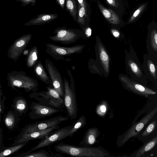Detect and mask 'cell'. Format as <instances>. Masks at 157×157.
<instances>
[{"label": "cell", "mask_w": 157, "mask_h": 157, "mask_svg": "<svg viewBox=\"0 0 157 157\" xmlns=\"http://www.w3.org/2000/svg\"><path fill=\"white\" fill-rule=\"evenodd\" d=\"M54 148L56 152L71 156L109 157L110 155L109 152L100 146H77L61 142L56 145Z\"/></svg>", "instance_id": "obj_1"}, {"label": "cell", "mask_w": 157, "mask_h": 157, "mask_svg": "<svg viewBox=\"0 0 157 157\" xmlns=\"http://www.w3.org/2000/svg\"><path fill=\"white\" fill-rule=\"evenodd\" d=\"M128 51L125 50V63L127 73L134 81L146 86L147 79L143 71L142 66L132 47L130 46Z\"/></svg>", "instance_id": "obj_2"}, {"label": "cell", "mask_w": 157, "mask_h": 157, "mask_svg": "<svg viewBox=\"0 0 157 157\" xmlns=\"http://www.w3.org/2000/svg\"><path fill=\"white\" fill-rule=\"evenodd\" d=\"M67 71L70 79V84L68 80L64 77V104L68 117L71 119H75L77 116L78 109L76 98L75 80L71 71L68 69Z\"/></svg>", "instance_id": "obj_3"}, {"label": "cell", "mask_w": 157, "mask_h": 157, "mask_svg": "<svg viewBox=\"0 0 157 157\" xmlns=\"http://www.w3.org/2000/svg\"><path fill=\"white\" fill-rule=\"evenodd\" d=\"M8 86L12 88H22L27 92H36L38 90L37 80L29 77L23 71H13L7 75Z\"/></svg>", "instance_id": "obj_4"}, {"label": "cell", "mask_w": 157, "mask_h": 157, "mask_svg": "<svg viewBox=\"0 0 157 157\" xmlns=\"http://www.w3.org/2000/svg\"><path fill=\"white\" fill-rule=\"evenodd\" d=\"M95 50L96 60H90L89 62L96 66L101 75L107 77L110 72V58L106 48L98 36L96 38Z\"/></svg>", "instance_id": "obj_5"}, {"label": "cell", "mask_w": 157, "mask_h": 157, "mask_svg": "<svg viewBox=\"0 0 157 157\" xmlns=\"http://www.w3.org/2000/svg\"><path fill=\"white\" fill-rule=\"evenodd\" d=\"M46 88V91L33 92L30 94V97L35 99L41 104L61 109L64 105L63 98L53 87L48 86Z\"/></svg>", "instance_id": "obj_6"}, {"label": "cell", "mask_w": 157, "mask_h": 157, "mask_svg": "<svg viewBox=\"0 0 157 157\" xmlns=\"http://www.w3.org/2000/svg\"><path fill=\"white\" fill-rule=\"evenodd\" d=\"M157 111L156 107L147 114L140 121L136 123H133L131 127L125 132L117 137L116 141L118 147H121L129 139L136 137L144 126L151 121Z\"/></svg>", "instance_id": "obj_7"}, {"label": "cell", "mask_w": 157, "mask_h": 157, "mask_svg": "<svg viewBox=\"0 0 157 157\" xmlns=\"http://www.w3.org/2000/svg\"><path fill=\"white\" fill-rule=\"evenodd\" d=\"M84 33L83 31L78 29L59 27L54 31V35L50 36L49 38L54 42L67 45L75 43L83 37Z\"/></svg>", "instance_id": "obj_8"}, {"label": "cell", "mask_w": 157, "mask_h": 157, "mask_svg": "<svg viewBox=\"0 0 157 157\" xmlns=\"http://www.w3.org/2000/svg\"><path fill=\"white\" fill-rule=\"evenodd\" d=\"M46 52L56 60H63L64 57L75 53H81L85 47L84 45L65 47L51 43L46 44Z\"/></svg>", "instance_id": "obj_9"}, {"label": "cell", "mask_w": 157, "mask_h": 157, "mask_svg": "<svg viewBox=\"0 0 157 157\" xmlns=\"http://www.w3.org/2000/svg\"><path fill=\"white\" fill-rule=\"evenodd\" d=\"M118 79L123 88L136 94L148 97L150 95H154L157 93L146 86L134 81L126 75L119 74Z\"/></svg>", "instance_id": "obj_10"}, {"label": "cell", "mask_w": 157, "mask_h": 157, "mask_svg": "<svg viewBox=\"0 0 157 157\" xmlns=\"http://www.w3.org/2000/svg\"><path fill=\"white\" fill-rule=\"evenodd\" d=\"M72 125L59 129L48 136L41 139L38 144L25 153V154L39 149L46 147L59 141L68 136L70 130Z\"/></svg>", "instance_id": "obj_11"}, {"label": "cell", "mask_w": 157, "mask_h": 157, "mask_svg": "<svg viewBox=\"0 0 157 157\" xmlns=\"http://www.w3.org/2000/svg\"><path fill=\"white\" fill-rule=\"evenodd\" d=\"M45 67L51 79L53 88L62 98L64 94L63 80L58 70L52 61L46 58Z\"/></svg>", "instance_id": "obj_12"}, {"label": "cell", "mask_w": 157, "mask_h": 157, "mask_svg": "<svg viewBox=\"0 0 157 157\" xmlns=\"http://www.w3.org/2000/svg\"><path fill=\"white\" fill-rule=\"evenodd\" d=\"M68 117L58 116L49 119L37 121L27 125L24 134L33 132L47 128L59 127L58 124L68 120Z\"/></svg>", "instance_id": "obj_13"}, {"label": "cell", "mask_w": 157, "mask_h": 157, "mask_svg": "<svg viewBox=\"0 0 157 157\" xmlns=\"http://www.w3.org/2000/svg\"><path fill=\"white\" fill-rule=\"evenodd\" d=\"M32 38L31 34H27L15 40L8 50L7 56L8 57L16 62Z\"/></svg>", "instance_id": "obj_14"}, {"label": "cell", "mask_w": 157, "mask_h": 157, "mask_svg": "<svg viewBox=\"0 0 157 157\" xmlns=\"http://www.w3.org/2000/svg\"><path fill=\"white\" fill-rule=\"evenodd\" d=\"M144 72L147 79L157 83V58L148 53L143 56L142 65Z\"/></svg>", "instance_id": "obj_15"}, {"label": "cell", "mask_w": 157, "mask_h": 157, "mask_svg": "<svg viewBox=\"0 0 157 157\" xmlns=\"http://www.w3.org/2000/svg\"><path fill=\"white\" fill-rule=\"evenodd\" d=\"M30 109L32 111L30 113V116L33 119L51 116L60 111L59 109L46 106L36 102L32 103Z\"/></svg>", "instance_id": "obj_16"}, {"label": "cell", "mask_w": 157, "mask_h": 157, "mask_svg": "<svg viewBox=\"0 0 157 157\" xmlns=\"http://www.w3.org/2000/svg\"><path fill=\"white\" fill-rule=\"evenodd\" d=\"M59 127L52 128L33 132L23 134L19 140L18 143L25 142L31 140L44 138L52 134V131L59 129Z\"/></svg>", "instance_id": "obj_17"}, {"label": "cell", "mask_w": 157, "mask_h": 157, "mask_svg": "<svg viewBox=\"0 0 157 157\" xmlns=\"http://www.w3.org/2000/svg\"><path fill=\"white\" fill-rule=\"evenodd\" d=\"M100 132L97 128L93 127L88 128L85 133L82 140L79 143L80 146L90 147L98 143L97 138Z\"/></svg>", "instance_id": "obj_18"}, {"label": "cell", "mask_w": 157, "mask_h": 157, "mask_svg": "<svg viewBox=\"0 0 157 157\" xmlns=\"http://www.w3.org/2000/svg\"><path fill=\"white\" fill-rule=\"evenodd\" d=\"M57 14L43 13L36 16L25 24L26 26L39 25L49 23L58 17Z\"/></svg>", "instance_id": "obj_19"}, {"label": "cell", "mask_w": 157, "mask_h": 157, "mask_svg": "<svg viewBox=\"0 0 157 157\" xmlns=\"http://www.w3.org/2000/svg\"><path fill=\"white\" fill-rule=\"evenodd\" d=\"M146 48L148 54L157 58V31L152 29L149 33L146 40Z\"/></svg>", "instance_id": "obj_20"}, {"label": "cell", "mask_w": 157, "mask_h": 157, "mask_svg": "<svg viewBox=\"0 0 157 157\" xmlns=\"http://www.w3.org/2000/svg\"><path fill=\"white\" fill-rule=\"evenodd\" d=\"M157 122L154 120L151 122L143 131H141L137 136L138 139L143 142H146L152 139L156 131Z\"/></svg>", "instance_id": "obj_21"}, {"label": "cell", "mask_w": 157, "mask_h": 157, "mask_svg": "<svg viewBox=\"0 0 157 157\" xmlns=\"http://www.w3.org/2000/svg\"><path fill=\"white\" fill-rule=\"evenodd\" d=\"M34 71L35 75L40 80L48 86L53 87L52 81L45 71L41 61L39 60L34 66Z\"/></svg>", "instance_id": "obj_22"}, {"label": "cell", "mask_w": 157, "mask_h": 157, "mask_svg": "<svg viewBox=\"0 0 157 157\" xmlns=\"http://www.w3.org/2000/svg\"><path fill=\"white\" fill-rule=\"evenodd\" d=\"M157 144V136L156 135L152 139L144 143L138 149L133 152L130 157H140L145 153L152 150Z\"/></svg>", "instance_id": "obj_23"}, {"label": "cell", "mask_w": 157, "mask_h": 157, "mask_svg": "<svg viewBox=\"0 0 157 157\" xmlns=\"http://www.w3.org/2000/svg\"><path fill=\"white\" fill-rule=\"evenodd\" d=\"M99 8L105 17L110 23L114 25L119 24L120 20L118 15L110 9L104 7L98 2Z\"/></svg>", "instance_id": "obj_24"}, {"label": "cell", "mask_w": 157, "mask_h": 157, "mask_svg": "<svg viewBox=\"0 0 157 157\" xmlns=\"http://www.w3.org/2000/svg\"><path fill=\"white\" fill-rule=\"evenodd\" d=\"M87 124L86 118L84 115L81 116L73 124L69 131L68 136L71 137L77 131L85 126Z\"/></svg>", "instance_id": "obj_25"}, {"label": "cell", "mask_w": 157, "mask_h": 157, "mask_svg": "<svg viewBox=\"0 0 157 157\" xmlns=\"http://www.w3.org/2000/svg\"><path fill=\"white\" fill-rule=\"evenodd\" d=\"M38 51L36 46L31 49L27 59L26 64L28 68L34 66L38 59Z\"/></svg>", "instance_id": "obj_26"}, {"label": "cell", "mask_w": 157, "mask_h": 157, "mask_svg": "<svg viewBox=\"0 0 157 157\" xmlns=\"http://www.w3.org/2000/svg\"><path fill=\"white\" fill-rule=\"evenodd\" d=\"M66 9L73 20L77 22L78 10L75 0H65Z\"/></svg>", "instance_id": "obj_27"}, {"label": "cell", "mask_w": 157, "mask_h": 157, "mask_svg": "<svg viewBox=\"0 0 157 157\" xmlns=\"http://www.w3.org/2000/svg\"><path fill=\"white\" fill-rule=\"evenodd\" d=\"M106 102V101H102L97 106L95 111L99 116L105 115L108 110V105Z\"/></svg>", "instance_id": "obj_28"}, {"label": "cell", "mask_w": 157, "mask_h": 157, "mask_svg": "<svg viewBox=\"0 0 157 157\" xmlns=\"http://www.w3.org/2000/svg\"><path fill=\"white\" fill-rule=\"evenodd\" d=\"M25 144H19L5 150L0 152V157H5L11 155L21 148Z\"/></svg>", "instance_id": "obj_29"}, {"label": "cell", "mask_w": 157, "mask_h": 157, "mask_svg": "<svg viewBox=\"0 0 157 157\" xmlns=\"http://www.w3.org/2000/svg\"><path fill=\"white\" fill-rule=\"evenodd\" d=\"M24 157H52L51 155L44 150H41L38 151L29 153L23 156Z\"/></svg>", "instance_id": "obj_30"}, {"label": "cell", "mask_w": 157, "mask_h": 157, "mask_svg": "<svg viewBox=\"0 0 157 157\" xmlns=\"http://www.w3.org/2000/svg\"><path fill=\"white\" fill-rule=\"evenodd\" d=\"M15 106L17 110L22 112L27 108V102L25 100L21 98L19 99L16 101Z\"/></svg>", "instance_id": "obj_31"}, {"label": "cell", "mask_w": 157, "mask_h": 157, "mask_svg": "<svg viewBox=\"0 0 157 157\" xmlns=\"http://www.w3.org/2000/svg\"><path fill=\"white\" fill-rule=\"evenodd\" d=\"M5 122L7 127L9 128H12L14 126L15 123V119L13 115L11 113H9L5 118Z\"/></svg>", "instance_id": "obj_32"}, {"label": "cell", "mask_w": 157, "mask_h": 157, "mask_svg": "<svg viewBox=\"0 0 157 157\" xmlns=\"http://www.w3.org/2000/svg\"><path fill=\"white\" fill-rule=\"evenodd\" d=\"M145 5L144 4L141 6L134 13L128 21V23L133 21L139 15L141 12L145 7Z\"/></svg>", "instance_id": "obj_33"}, {"label": "cell", "mask_w": 157, "mask_h": 157, "mask_svg": "<svg viewBox=\"0 0 157 157\" xmlns=\"http://www.w3.org/2000/svg\"><path fill=\"white\" fill-rule=\"evenodd\" d=\"M17 2H20L23 6H25L29 5L32 6H34L36 2V0H16Z\"/></svg>", "instance_id": "obj_34"}, {"label": "cell", "mask_w": 157, "mask_h": 157, "mask_svg": "<svg viewBox=\"0 0 157 157\" xmlns=\"http://www.w3.org/2000/svg\"><path fill=\"white\" fill-rule=\"evenodd\" d=\"M78 5H80L82 7H84L87 13V4L86 0H77Z\"/></svg>", "instance_id": "obj_35"}, {"label": "cell", "mask_w": 157, "mask_h": 157, "mask_svg": "<svg viewBox=\"0 0 157 157\" xmlns=\"http://www.w3.org/2000/svg\"><path fill=\"white\" fill-rule=\"evenodd\" d=\"M2 86L0 82V119L1 117V114L2 112V97L3 95L2 90Z\"/></svg>", "instance_id": "obj_36"}, {"label": "cell", "mask_w": 157, "mask_h": 157, "mask_svg": "<svg viewBox=\"0 0 157 157\" xmlns=\"http://www.w3.org/2000/svg\"><path fill=\"white\" fill-rule=\"evenodd\" d=\"M111 32L113 35L116 38H119L120 36V33L117 30L112 29L111 30Z\"/></svg>", "instance_id": "obj_37"}, {"label": "cell", "mask_w": 157, "mask_h": 157, "mask_svg": "<svg viewBox=\"0 0 157 157\" xmlns=\"http://www.w3.org/2000/svg\"><path fill=\"white\" fill-rule=\"evenodd\" d=\"M57 3L63 10L65 7V0H56Z\"/></svg>", "instance_id": "obj_38"}, {"label": "cell", "mask_w": 157, "mask_h": 157, "mask_svg": "<svg viewBox=\"0 0 157 157\" xmlns=\"http://www.w3.org/2000/svg\"><path fill=\"white\" fill-rule=\"evenodd\" d=\"M91 29L89 28H87L85 31V34L88 37L91 35Z\"/></svg>", "instance_id": "obj_39"}, {"label": "cell", "mask_w": 157, "mask_h": 157, "mask_svg": "<svg viewBox=\"0 0 157 157\" xmlns=\"http://www.w3.org/2000/svg\"><path fill=\"white\" fill-rule=\"evenodd\" d=\"M108 3L111 6L114 7H117L115 1L114 0H106Z\"/></svg>", "instance_id": "obj_40"}, {"label": "cell", "mask_w": 157, "mask_h": 157, "mask_svg": "<svg viewBox=\"0 0 157 157\" xmlns=\"http://www.w3.org/2000/svg\"><path fill=\"white\" fill-rule=\"evenodd\" d=\"M49 151L50 152V153H51V155L52 156V157H63V156L62 155H61L60 154H54L52 153L51 151L49 149Z\"/></svg>", "instance_id": "obj_41"}]
</instances>
